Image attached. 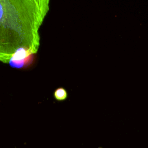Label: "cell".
Segmentation results:
<instances>
[{
	"instance_id": "6da1fadb",
	"label": "cell",
	"mask_w": 148,
	"mask_h": 148,
	"mask_svg": "<svg viewBox=\"0 0 148 148\" xmlns=\"http://www.w3.org/2000/svg\"><path fill=\"white\" fill-rule=\"evenodd\" d=\"M49 9V0H0V61L8 63L20 48L36 53Z\"/></svg>"
},
{
	"instance_id": "7a4b0ae2",
	"label": "cell",
	"mask_w": 148,
	"mask_h": 148,
	"mask_svg": "<svg viewBox=\"0 0 148 148\" xmlns=\"http://www.w3.org/2000/svg\"><path fill=\"white\" fill-rule=\"evenodd\" d=\"M34 55L31 51L20 48L12 56L8 63L16 68H24L29 66L34 61Z\"/></svg>"
},
{
	"instance_id": "3957f363",
	"label": "cell",
	"mask_w": 148,
	"mask_h": 148,
	"mask_svg": "<svg viewBox=\"0 0 148 148\" xmlns=\"http://www.w3.org/2000/svg\"><path fill=\"white\" fill-rule=\"evenodd\" d=\"M68 97L66 90L63 87L57 88L54 92V98L58 101H64Z\"/></svg>"
}]
</instances>
